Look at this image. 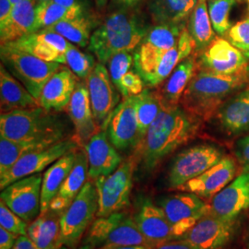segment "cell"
<instances>
[{
  "label": "cell",
  "mask_w": 249,
  "mask_h": 249,
  "mask_svg": "<svg viewBox=\"0 0 249 249\" xmlns=\"http://www.w3.org/2000/svg\"><path fill=\"white\" fill-rule=\"evenodd\" d=\"M42 107L19 109L0 116V136L10 141L63 140L61 122Z\"/></svg>",
  "instance_id": "obj_4"
},
{
  "label": "cell",
  "mask_w": 249,
  "mask_h": 249,
  "mask_svg": "<svg viewBox=\"0 0 249 249\" xmlns=\"http://www.w3.org/2000/svg\"><path fill=\"white\" fill-rule=\"evenodd\" d=\"M234 221H226L207 214L181 237L197 249H220L233 233Z\"/></svg>",
  "instance_id": "obj_17"
},
{
  "label": "cell",
  "mask_w": 249,
  "mask_h": 249,
  "mask_svg": "<svg viewBox=\"0 0 249 249\" xmlns=\"http://www.w3.org/2000/svg\"><path fill=\"white\" fill-rule=\"evenodd\" d=\"M98 212V194L95 185L86 182L72 204L60 217L58 246L76 249Z\"/></svg>",
  "instance_id": "obj_7"
},
{
  "label": "cell",
  "mask_w": 249,
  "mask_h": 249,
  "mask_svg": "<svg viewBox=\"0 0 249 249\" xmlns=\"http://www.w3.org/2000/svg\"><path fill=\"white\" fill-rule=\"evenodd\" d=\"M17 239V234L0 227V249H13Z\"/></svg>",
  "instance_id": "obj_46"
},
{
  "label": "cell",
  "mask_w": 249,
  "mask_h": 249,
  "mask_svg": "<svg viewBox=\"0 0 249 249\" xmlns=\"http://www.w3.org/2000/svg\"><path fill=\"white\" fill-rule=\"evenodd\" d=\"M8 45L31 53L46 62L65 65L66 53L73 44L58 34L42 30Z\"/></svg>",
  "instance_id": "obj_18"
},
{
  "label": "cell",
  "mask_w": 249,
  "mask_h": 249,
  "mask_svg": "<svg viewBox=\"0 0 249 249\" xmlns=\"http://www.w3.org/2000/svg\"><path fill=\"white\" fill-rule=\"evenodd\" d=\"M149 29L145 20L135 12H114L91 34L88 47L99 62L106 64L116 53L134 51Z\"/></svg>",
  "instance_id": "obj_2"
},
{
  "label": "cell",
  "mask_w": 249,
  "mask_h": 249,
  "mask_svg": "<svg viewBox=\"0 0 249 249\" xmlns=\"http://www.w3.org/2000/svg\"><path fill=\"white\" fill-rule=\"evenodd\" d=\"M76 151L65 154L45 171V175L43 176L41 191V213H45L49 211L51 201L71 172L76 160Z\"/></svg>",
  "instance_id": "obj_31"
},
{
  "label": "cell",
  "mask_w": 249,
  "mask_h": 249,
  "mask_svg": "<svg viewBox=\"0 0 249 249\" xmlns=\"http://www.w3.org/2000/svg\"><path fill=\"white\" fill-rule=\"evenodd\" d=\"M107 135L117 150L136 148L141 142L137 116V96L124 98L116 107L107 125Z\"/></svg>",
  "instance_id": "obj_15"
},
{
  "label": "cell",
  "mask_w": 249,
  "mask_h": 249,
  "mask_svg": "<svg viewBox=\"0 0 249 249\" xmlns=\"http://www.w3.org/2000/svg\"><path fill=\"white\" fill-rule=\"evenodd\" d=\"M36 0H23L14 4L11 14L0 23L1 45H8L35 32Z\"/></svg>",
  "instance_id": "obj_26"
},
{
  "label": "cell",
  "mask_w": 249,
  "mask_h": 249,
  "mask_svg": "<svg viewBox=\"0 0 249 249\" xmlns=\"http://www.w3.org/2000/svg\"><path fill=\"white\" fill-rule=\"evenodd\" d=\"M114 2H116L117 5H120L124 8H132L134 6L138 5L140 2H142V0H113Z\"/></svg>",
  "instance_id": "obj_51"
},
{
  "label": "cell",
  "mask_w": 249,
  "mask_h": 249,
  "mask_svg": "<svg viewBox=\"0 0 249 249\" xmlns=\"http://www.w3.org/2000/svg\"><path fill=\"white\" fill-rule=\"evenodd\" d=\"M76 77L67 68H61L55 72L41 92L39 99L41 107L48 112L62 111L67 108L78 84Z\"/></svg>",
  "instance_id": "obj_25"
},
{
  "label": "cell",
  "mask_w": 249,
  "mask_h": 249,
  "mask_svg": "<svg viewBox=\"0 0 249 249\" xmlns=\"http://www.w3.org/2000/svg\"><path fill=\"white\" fill-rule=\"evenodd\" d=\"M13 8L14 4L11 0H0V23L9 18Z\"/></svg>",
  "instance_id": "obj_48"
},
{
  "label": "cell",
  "mask_w": 249,
  "mask_h": 249,
  "mask_svg": "<svg viewBox=\"0 0 249 249\" xmlns=\"http://www.w3.org/2000/svg\"><path fill=\"white\" fill-rule=\"evenodd\" d=\"M223 158V152L212 145H197L181 151L170 166V187H181L212 168Z\"/></svg>",
  "instance_id": "obj_9"
},
{
  "label": "cell",
  "mask_w": 249,
  "mask_h": 249,
  "mask_svg": "<svg viewBox=\"0 0 249 249\" xmlns=\"http://www.w3.org/2000/svg\"><path fill=\"white\" fill-rule=\"evenodd\" d=\"M248 209L249 171H246L215 195L211 212L214 216L223 220L234 221L241 213Z\"/></svg>",
  "instance_id": "obj_19"
},
{
  "label": "cell",
  "mask_w": 249,
  "mask_h": 249,
  "mask_svg": "<svg viewBox=\"0 0 249 249\" xmlns=\"http://www.w3.org/2000/svg\"><path fill=\"white\" fill-rule=\"evenodd\" d=\"M134 221L151 249L176 239L172 226L160 206L149 199H143Z\"/></svg>",
  "instance_id": "obj_20"
},
{
  "label": "cell",
  "mask_w": 249,
  "mask_h": 249,
  "mask_svg": "<svg viewBox=\"0 0 249 249\" xmlns=\"http://www.w3.org/2000/svg\"><path fill=\"white\" fill-rule=\"evenodd\" d=\"M247 2H248V5H249V0H247Z\"/></svg>",
  "instance_id": "obj_57"
},
{
  "label": "cell",
  "mask_w": 249,
  "mask_h": 249,
  "mask_svg": "<svg viewBox=\"0 0 249 249\" xmlns=\"http://www.w3.org/2000/svg\"><path fill=\"white\" fill-rule=\"evenodd\" d=\"M42 182L43 177L39 174L21 178L2 190L1 199L9 210L29 223L41 213Z\"/></svg>",
  "instance_id": "obj_13"
},
{
  "label": "cell",
  "mask_w": 249,
  "mask_h": 249,
  "mask_svg": "<svg viewBox=\"0 0 249 249\" xmlns=\"http://www.w3.org/2000/svg\"><path fill=\"white\" fill-rule=\"evenodd\" d=\"M245 78L243 73L220 75L199 71L190 80L180 105L191 115L208 119L223 106L225 99L243 86Z\"/></svg>",
  "instance_id": "obj_3"
},
{
  "label": "cell",
  "mask_w": 249,
  "mask_h": 249,
  "mask_svg": "<svg viewBox=\"0 0 249 249\" xmlns=\"http://www.w3.org/2000/svg\"><path fill=\"white\" fill-rule=\"evenodd\" d=\"M107 1L108 0H94L95 5L99 9H104L107 6Z\"/></svg>",
  "instance_id": "obj_53"
},
{
  "label": "cell",
  "mask_w": 249,
  "mask_h": 249,
  "mask_svg": "<svg viewBox=\"0 0 249 249\" xmlns=\"http://www.w3.org/2000/svg\"><path fill=\"white\" fill-rule=\"evenodd\" d=\"M198 0H151L150 11L157 24H180L196 7Z\"/></svg>",
  "instance_id": "obj_33"
},
{
  "label": "cell",
  "mask_w": 249,
  "mask_h": 249,
  "mask_svg": "<svg viewBox=\"0 0 249 249\" xmlns=\"http://www.w3.org/2000/svg\"><path fill=\"white\" fill-rule=\"evenodd\" d=\"M53 2L61 5L66 8H75V7H83L82 0H52Z\"/></svg>",
  "instance_id": "obj_50"
},
{
  "label": "cell",
  "mask_w": 249,
  "mask_h": 249,
  "mask_svg": "<svg viewBox=\"0 0 249 249\" xmlns=\"http://www.w3.org/2000/svg\"><path fill=\"white\" fill-rule=\"evenodd\" d=\"M60 214L47 211L28 226L27 235L39 249H60Z\"/></svg>",
  "instance_id": "obj_32"
},
{
  "label": "cell",
  "mask_w": 249,
  "mask_h": 249,
  "mask_svg": "<svg viewBox=\"0 0 249 249\" xmlns=\"http://www.w3.org/2000/svg\"><path fill=\"white\" fill-rule=\"evenodd\" d=\"M197 249L191 246L190 244L187 243L186 241L180 240L179 241H169L166 242L162 245H160L158 247H156L155 249Z\"/></svg>",
  "instance_id": "obj_47"
},
{
  "label": "cell",
  "mask_w": 249,
  "mask_h": 249,
  "mask_svg": "<svg viewBox=\"0 0 249 249\" xmlns=\"http://www.w3.org/2000/svg\"><path fill=\"white\" fill-rule=\"evenodd\" d=\"M86 80L95 121L97 124H102V128L106 130L109 118L119 102L118 89L114 85L109 71L103 63L96 64Z\"/></svg>",
  "instance_id": "obj_14"
},
{
  "label": "cell",
  "mask_w": 249,
  "mask_h": 249,
  "mask_svg": "<svg viewBox=\"0 0 249 249\" xmlns=\"http://www.w3.org/2000/svg\"><path fill=\"white\" fill-rule=\"evenodd\" d=\"M95 249V247L94 246H92V245H90V244H84L83 246H81L80 248L79 249H70V248H68V247H64L63 246L62 248L60 249Z\"/></svg>",
  "instance_id": "obj_54"
},
{
  "label": "cell",
  "mask_w": 249,
  "mask_h": 249,
  "mask_svg": "<svg viewBox=\"0 0 249 249\" xmlns=\"http://www.w3.org/2000/svg\"><path fill=\"white\" fill-rule=\"evenodd\" d=\"M12 249H39L34 242L31 240L28 235H20L16 240V243Z\"/></svg>",
  "instance_id": "obj_49"
},
{
  "label": "cell",
  "mask_w": 249,
  "mask_h": 249,
  "mask_svg": "<svg viewBox=\"0 0 249 249\" xmlns=\"http://www.w3.org/2000/svg\"><path fill=\"white\" fill-rule=\"evenodd\" d=\"M51 141H10L0 137V175L10 169L22 156L54 144Z\"/></svg>",
  "instance_id": "obj_35"
},
{
  "label": "cell",
  "mask_w": 249,
  "mask_h": 249,
  "mask_svg": "<svg viewBox=\"0 0 249 249\" xmlns=\"http://www.w3.org/2000/svg\"><path fill=\"white\" fill-rule=\"evenodd\" d=\"M86 244L101 248L145 246L150 244L138 228L133 217L122 213L98 217L89 227Z\"/></svg>",
  "instance_id": "obj_6"
},
{
  "label": "cell",
  "mask_w": 249,
  "mask_h": 249,
  "mask_svg": "<svg viewBox=\"0 0 249 249\" xmlns=\"http://www.w3.org/2000/svg\"><path fill=\"white\" fill-rule=\"evenodd\" d=\"M236 165L230 157H223L217 164L178 187L198 196H213L226 187L234 178Z\"/></svg>",
  "instance_id": "obj_22"
},
{
  "label": "cell",
  "mask_w": 249,
  "mask_h": 249,
  "mask_svg": "<svg viewBox=\"0 0 249 249\" xmlns=\"http://www.w3.org/2000/svg\"><path fill=\"white\" fill-rule=\"evenodd\" d=\"M20 1H23V0H11V2H12L13 4H17V3L20 2Z\"/></svg>",
  "instance_id": "obj_56"
},
{
  "label": "cell",
  "mask_w": 249,
  "mask_h": 249,
  "mask_svg": "<svg viewBox=\"0 0 249 249\" xmlns=\"http://www.w3.org/2000/svg\"><path fill=\"white\" fill-rule=\"evenodd\" d=\"M0 99L1 114L19 109L41 107L39 100L8 71L3 64L0 66Z\"/></svg>",
  "instance_id": "obj_28"
},
{
  "label": "cell",
  "mask_w": 249,
  "mask_h": 249,
  "mask_svg": "<svg viewBox=\"0 0 249 249\" xmlns=\"http://www.w3.org/2000/svg\"><path fill=\"white\" fill-rule=\"evenodd\" d=\"M236 155L246 171H249V135L237 144Z\"/></svg>",
  "instance_id": "obj_45"
},
{
  "label": "cell",
  "mask_w": 249,
  "mask_h": 249,
  "mask_svg": "<svg viewBox=\"0 0 249 249\" xmlns=\"http://www.w3.org/2000/svg\"><path fill=\"white\" fill-rule=\"evenodd\" d=\"M188 33L195 42L196 50L202 52L216 38L208 11L207 0H198L188 22Z\"/></svg>",
  "instance_id": "obj_34"
},
{
  "label": "cell",
  "mask_w": 249,
  "mask_h": 249,
  "mask_svg": "<svg viewBox=\"0 0 249 249\" xmlns=\"http://www.w3.org/2000/svg\"><path fill=\"white\" fill-rule=\"evenodd\" d=\"M100 249H150L145 246H130V247H112V248H101Z\"/></svg>",
  "instance_id": "obj_52"
},
{
  "label": "cell",
  "mask_w": 249,
  "mask_h": 249,
  "mask_svg": "<svg viewBox=\"0 0 249 249\" xmlns=\"http://www.w3.org/2000/svg\"><path fill=\"white\" fill-rule=\"evenodd\" d=\"M137 161V158L131 156L110 176L100 177L94 180L98 194L97 217L120 213L129 205Z\"/></svg>",
  "instance_id": "obj_8"
},
{
  "label": "cell",
  "mask_w": 249,
  "mask_h": 249,
  "mask_svg": "<svg viewBox=\"0 0 249 249\" xmlns=\"http://www.w3.org/2000/svg\"><path fill=\"white\" fill-rule=\"evenodd\" d=\"M66 64L80 79H87L96 66L93 56L81 52L74 45L66 53Z\"/></svg>",
  "instance_id": "obj_40"
},
{
  "label": "cell",
  "mask_w": 249,
  "mask_h": 249,
  "mask_svg": "<svg viewBox=\"0 0 249 249\" xmlns=\"http://www.w3.org/2000/svg\"><path fill=\"white\" fill-rule=\"evenodd\" d=\"M0 225L4 229L17 235L27 234L28 226L26 222L9 210L2 199L0 201Z\"/></svg>",
  "instance_id": "obj_43"
},
{
  "label": "cell",
  "mask_w": 249,
  "mask_h": 249,
  "mask_svg": "<svg viewBox=\"0 0 249 249\" xmlns=\"http://www.w3.org/2000/svg\"><path fill=\"white\" fill-rule=\"evenodd\" d=\"M83 11V7L66 8L52 0L37 4L36 25L34 33L53 26L63 20L79 17L84 14Z\"/></svg>",
  "instance_id": "obj_36"
},
{
  "label": "cell",
  "mask_w": 249,
  "mask_h": 249,
  "mask_svg": "<svg viewBox=\"0 0 249 249\" xmlns=\"http://www.w3.org/2000/svg\"><path fill=\"white\" fill-rule=\"evenodd\" d=\"M194 50H196L195 42L187 28H185L179 37L178 44L164 53L158 62L142 77L144 83L151 87L160 85L169 77L180 63L191 55Z\"/></svg>",
  "instance_id": "obj_24"
},
{
  "label": "cell",
  "mask_w": 249,
  "mask_h": 249,
  "mask_svg": "<svg viewBox=\"0 0 249 249\" xmlns=\"http://www.w3.org/2000/svg\"><path fill=\"white\" fill-rule=\"evenodd\" d=\"M226 36L231 45L249 58V18L233 24Z\"/></svg>",
  "instance_id": "obj_42"
},
{
  "label": "cell",
  "mask_w": 249,
  "mask_h": 249,
  "mask_svg": "<svg viewBox=\"0 0 249 249\" xmlns=\"http://www.w3.org/2000/svg\"><path fill=\"white\" fill-rule=\"evenodd\" d=\"M207 3L214 32L220 36H225L232 26L230 14L237 0H207Z\"/></svg>",
  "instance_id": "obj_39"
},
{
  "label": "cell",
  "mask_w": 249,
  "mask_h": 249,
  "mask_svg": "<svg viewBox=\"0 0 249 249\" xmlns=\"http://www.w3.org/2000/svg\"><path fill=\"white\" fill-rule=\"evenodd\" d=\"M161 110L162 105L158 91L145 89L137 95V116L142 140Z\"/></svg>",
  "instance_id": "obj_38"
},
{
  "label": "cell",
  "mask_w": 249,
  "mask_h": 249,
  "mask_svg": "<svg viewBox=\"0 0 249 249\" xmlns=\"http://www.w3.org/2000/svg\"><path fill=\"white\" fill-rule=\"evenodd\" d=\"M144 89V80L137 71L126 72L122 79V92L124 98L137 96Z\"/></svg>",
  "instance_id": "obj_44"
},
{
  "label": "cell",
  "mask_w": 249,
  "mask_h": 249,
  "mask_svg": "<svg viewBox=\"0 0 249 249\" xmlns=\"http://www.w3.org/2000/svg\"><path fill=\"white\" fill-rule=\"evenodd\" d=\"M248 57L223 38H215L213 43L201 52L196 67L198 71L220 75H235L244 71Z\"/></svg>",
  "instance_id": "obj_16"
},
{
  "label": "cell",
  "mask_w": 249,
  "mask_h": 249,
  "mask_svg": "<svg viewBox=\"0 0 249 249\" xmlns=\"http://www.w3.org/2000/svg\"><path fill=\"white\" fill-rule=\"evenodd\" d=\"M91 27L92 24L89 18L82 14L79 17L60 21L53 26L46 28L44 31L58 34L73 45L85 47L89 44Z\"/></svg>",
  "instance_id": "obj_37"
},
{
  "label": "cell",
  "mask_w": 249,
  "mask_h": 249,
  "mask_svg": "<svg viewBox=\"0 0 249 249\" xmlns=\"http://www.w3.org/2000/svg\"><path fill=\"white\" fill-rule=\"evenodd\" d=\"M185 27L180 24H157L150 28L134 53L136 71L142 77L160 57L178 44Z\"/></svg>",
  "instance_id": "obj_10"
},
{
  "label": "cell",
  "mask_w": 249,
  "mask_h": 249,
  "mask_svg": "<svg viewBox=\"0 0 249 249\" xmlns=\"http://www.w3.org/2000/svg\"><path fill=\"white\" fill-rule=\"evenodd\" d=\"M196 57L189 55L172 72L159 92L162 108L178 106L190 80L196 74Z\"/></svg>",
  "instance_id": "obj_30"
},
{
  "label": "cell",
  "mask_w": 249,
  "mask_h": 249,
  "mask_svg": "<svg viewBox=\"0 0 249 249\" xmlns=\"http://www.w3.org/2000/svg\"><path fill=\"white\" fill-rule=\"evenodd\" d=\"M217 117L228 133L249 130V88L224 102L217 111Z\"/></svg>",
  "instance_id": "obj_29"
},
{
  "label": "cell",
  "mask_w": 249,
  "mask_h": 249,
  "mask_svg": "<svg viewBox=\"0 0 249 249\" xmlns=\"http://www.w3.org/2000/svg\"><path fill=\"white\" fill-rule=\"evenodd\" d=\"M37 4H40V3H43V2H46V1H50V0H36Z\"/></svg>",
  "instance_id": "obj_55"
},
{
  "label": "cell",
  "mask_w": 249,
  "mask_h": 249,
  "mask_svg": "<svg viewBox=\"0 0 249 249\" xmlns=\"http://www.w3.org/2000/svg\"><path fill=\"white\" fill-rule=\"evenodd\" d=\"M77 146L78 142L74 140H62L45 149L22 156L10 169L0 175L1 190L21 178L39 174L65 154L76 151Z\"/></svg>",
  "instance_id": "obj_11"
},
{
  "label": "cell",
  "mask_w": 249,
  "mask_h": 249,
  "mask_svg": "<svg viewBox=\"0 0 249 249\" xmlns=\"http://www.w3.org/2000/svg\"><path fill=\"white\" fill-rule=\"evenodd\" d=\"M175 237L181 238L201 218L211 213V207L193 193H183L163 197L160 201Z\"/></svg>",
  "instance_id": "obj_12"
},
{
  "label": "cell",
  "mask_w": 249,
  "mask_h": 249,
  "mask_svg": "<svg viewBox=\"0 0 249 249\" xmlns=\"http://www.w3.org/2000/svg\"><path fill=\"white\" fill-rule=\"evenodd\" d=\"M68 112L75 126L78 143L88 142L99 132L98 125L92 113L87 83L79 82L68 106Z\"/></svg>",
  "instance_id": "obj_23"
},
{
  "label": "cell",
  "mask_w": 249,
  "mask_h": 249,
  "mask_svg": "<svg viewBox=\"0 0 249 249\" xmlns=\"http://www.w3.org/2000/svg\"><path fill=\"white\" fill-rule=\"evenodd\" d=\"M200 118L179 106L162 108L137 148V160L151 172L179 147L196 137Z\"/></svg>",
  "instance_id": "obj_1"
},
{
  "label": "cell",
  "mask_w": 249,
  "mask_h": 249,
  "mask_svg": "<svg viewBox=\"0 0 249 249\" xmlns=\"http://www.w3.org/2000/svg\"><path fill=\"white\" fill-rule=\"evenodd\" d=\"M88 169L89 164L86 152L85 151H77L71 172L51 201L49 207L50 211L60 215L67 211L85 185L86 178L88 177Z\"/></svg>",
  "instance_id": "obj_27"
},
{
  "label": "cell",
  "mask_w": 249,
  "mask_h": 249,
  "mask_svg": "<svg viewBox=\"0 0 249 249\" xmlns=\"http://www.w3.org/2000/svg\"><path fill=\"white\" fill-rule=\"evenodd\" d=\"M134 63V55L131 52H121L113 55L108 64V71L118 92H122V79L125 73L130 71V67Z\"/></svg>",
  "instance_id": "obj_41"
},
{
  "label": "cell",
  "mask_w": 249,
  "mask_h": 249,
  "mask_svg": "<svg viewBox=\"0 0 249 249\" xmlns=\"http://www.w3.org/2000/svg\"><path fill=\"white\" fill-rule=\"evenodd\" d=\"M88 158V177L95 180L113 174L122 163V157L105 130L93 135L84 145Z\"/></svg>",
  "instance_id": "obj_21"
},
{
  "label": "cell",
  "mask_w": 249,
  "mask_h": 249,
  "mask_svg": "<svg viewBox=\"0 0 249 249\" xmlns=\"http://www.w3.org/2000/svg\"><path fill=\"white\" fill-rule=\"evenodd\" d=\"M1 60L7 70L19 80L37 100L46 82L61 69V64L46 62L9 45H1Z\"/></svg>",
  "instance_id": "obj_5"
}]
</instances>
